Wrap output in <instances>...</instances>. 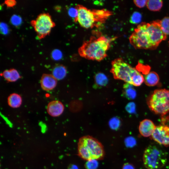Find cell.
Wrapping results in <instances>:
<instances>
[{
    "mask_svg": "<svg viewBox=\"0 0 169 169\" xmlns=\"http://www.w3.org/2000/svg\"><path fill=\"white\" fill-rule=\"evenodd\" d=\"M76 7L78 11L77 21L81 27L85 28H92L104 22L111 14L107 10H91L79 5Z\"/></svg>",
    "mask_w": 169,
    "mask_h": 169,
    "instance_id": "cell-3",
    "label": "cell"
},
{
    "mask_svg": "<svg viewBox=\"0 0 169 169\" xmlns=\"http://www.w3.org/2000/svg\"><path fill=\"white\" fill-rule=\"evenodd\" d=\"M162 5V1L161 0H148L146 5L149 10L153 11L160 10Z\"/></svg>",
    "mask_w": 169,
    "mask_h": 169,
    "instance_id": "cell-19",
    "label": "cell"
},
{
    "mask_svg": "<svg viewBox=\"0 0 169 169\" xmlns=\"http://www.w3.org/2000/svg\"><path fill=\"white\" fill-rule=\"evenodd\" d=\"M95 81L98 85L100 86H104L107 83L108 79L107 77L104 74L100 73L96 75Z\"/></svg>",
    "mask_w": 169,
    "mask_h": 169,
    "instance_id": "cell-20",
    "label": "cell"
},
{
    "mask_svg": "<svg viewBox=\"0 0 169 169\" xmlns=\"http://www.w3.org/2000/svg\"><path fill=\"white\" fill-rule=\"evenodd\" d=\"M122 169H135V168L132 164L126 163L123 165Z\"/></svg>",
    "mask_w": 169,
    "mask_h": 169,
    "instance_id": "cell-34",
    "label": "cell"
},
{
    "mask_svg": "<svg viewBox=\"0 0 169 169\" xmlns=\"http://www.w3.org/2000/svg\"><path fill=\"white\" fill-rule=\"evenodd\" d=\"M110 47V41L104 36L91 37L79 48L80 55L86 59L100 61L107 56Z\"/></svg>",
    "mask_w": 169,
    "mask_h": 169,
    "instance_id": "cell-1",
    "label": "cell"
},
{
    "mask_svg": "<svg viewBox=\"0 0 169 169\" xmlns=\"http://www.w3.org/2000/svg\"><path fill=\"white\" fill-rule=\"evenodd\" d=\"M78 155L82 159L88 161L103 159L105 156L104 147L97 139L89 135L83 136L78 143Z\"/></svg>",
    "mask_w": 169,
    "mask_h": 169,
    "instance_id": "cell-2",
    "label": "cell"
},
{
    "mask_svg": "<svg viewBox=\"0 0 169 169\" xmlns=\"http://www.w3.org/2000/svg\"><path fill=\"white\" fill-rule=\"evenodd\" d=\"M67 73L66 67L63 65L59 64L54 67L52 74L57 80H60L65 77Z\"/></svg>",
    "mask_w": 169,
    "mask_h": 169,
    "instance_id": "cell-15",
    "label": "cell"
},
{
    "mask_svg": "<svg viewBox=\"0 0 169 169\" xmlns=\"http://www.w3.org/2000/svg\"><path fill=\"white\" fill-rule=\"evenodd\" d=\"M133 85L126 83L124 85V94L129 99H134L136 96V92L133 87Z\"/></svg>",
    "mask_w": 169,
    "mask_h": 169,
    "instance_id": "cell-18",
    "label": "cell"
},
{
    "mask_svg": "<svg viewBox=\"0 0 169 169\" xmlns=\"http://www.w3.org/2000/svg\"><path fill=\"white\" fill-rule=\"evenodd\" d=\"M38 38L41 39L50 33L52 28L55 26L51 16L48 13H42L31 22Z\"/></svg>",
    "mask_w": 169,
    "mask_h": 169,
    "instance_id": "cell-8",
    "label": "cell"
},
{
    "mask_svg": "<svg viewBox=\"0 0 169 169\" xmlns=\"http://www.w3.org/2000/svg\"><path fill=\"white\" fill-rule=\"evenodd\" d=\"M1 30L2 33L4 34H6L8 32V28L7 25L3 23H1L0 25Z\"/></svg>",
    "mask_w": 169,
    "mask_h": 169,
    "instance_id": "cell-32",
    "label": "cell"
},
{
    "mask_svg": "<svg viewBox=\"0 0 169 169\" xmlns=\"http://www.w3.org/2000/svg\"><path fill=\"white\" fill-rule=\"evenodd\" d=\"M160 21L163 31L166 35H169V17H165Z\"/></svg>",
    "mask_w": 169,
    "mask_h": 169,
    "instance_id": "cell-21",
    "label": "cell"
},
{
    "mask_svg": "<svg viewBox=\"0 0 169 169\" xmlns=\"http://www.w3.org/2000/svg\"><path fill=\"white\" fill-rule=\"evenodd\" d=\"M62 56V52L59 50H54L52 53V58L55 60L60 59L61 58Z\"/></svg>",
    "mask_w": 169,
    "mask_h": 169,
    "instance_id": "cell-29",
    "label": "cell"
},
{
    "mask_svg": "<svg viewBox=\"0 0 169 169\" xmlns=\"http://www.w3.org/2000/svg\"><path fill=\"white\" fill-rule=\"evenodd\" d=\"M8 105L13 108L19 107L21 105L22 102L21 95L16 93L11 94L7 99Z\"/></svg>",
    "mask_w": 169,
    "mask_h": 169,
    "instance_id": "cell-17",
    "label": "cell"
},
{
    "mask_svg": "<svg viewBox=\"0 0 169 169\" xmlns=\"http://www.w3.org/2000/svg\"><path fill=\"white\" fill-rule=\"evenodd\" d=\"M156 126L151 120L145 119L140 122L139 127V131L143 136L148 137L151 136Z\"/></svg>",
    "mask_w": 169,
    "mask_h": 169,
    "instance_id": "cell-13",
    "label": "cell"
},
{
    "mask_svg": "<svg viewBox=\"0 0 169 169\" xmlns=\"http://www.w3.org/2000/svg\"><path fill=\"white\" fill-rule=\"evenodd\" d=\"M110 72L115 79L123 80L132 85L133 76L140 73L121 58L112 61Z\"/></svg>",
    "mask_w": 169,
    "mask_h": 169,
    "instance_id": "cell-6",
    "label": "cell"
},
{
    "mask_svg": "<svg viewBox=\"0 0 169 169\" xmlns=\"http://www.w3.org/2000/svg\"><path fill=\"white\" fill-rule=\"evenodd\" d=\"M151 138L160 144L168 146L169 126L162 124L156 126Z\"/></svg>",
    "mask_w": 169,
    "mask_h": 169,
    "instance_id": "cell-10",
    "label": "cell"
},
{
    "mask_svg": "<svg viewBox=\"0 0 169 169\" xmlns=\"http://www.w3.org/2000/svg\"><path fill=\"white\" fill-rule=\"evenodd\" d=\"M4 3L8 7H11L15 5L16 2L14 0H7L5 1Z\"/></svg>",
    "mask_w": 169,
    "mask_h": 169,
    "instance_id": "cell-33",
    "label": "cell"
},
{
    "mask_svg": "<svg viewBox=\"0 0 169 169\" xmlns=\"http://www.w3.org/2000/svg\"><path fill=\"white\" fill-rule=\"evenodd\" d=\"M143 160L144 165L147 169H161L166 162L167 154L160 146L151 144L146 148Z\"/></svg>",
    "mask_w": 169,
    "mask_h": 169,
    "instance_id": "cell-4",
    "label": "cell"
},
{
    "mask_svg": "<svg viewBox=\"0 0 169 169\" xmlns=\"http://www.w3.org/2000/svg\"><path fill=\"white\" fill-rule=\"evenodd\" d=\"M147 0H134L133 1L135 5L139 8L144 7L146 5Z\"/></svg>",
    "mask_w": 169,
    "mask_h": 169,
    "instance_id": "cell-30",
    "label": "cell"
},
{
    "mask_svg": "<svg viewBox=\"0 0 169 169\" xmlns=\"http://www.w3.org/2000/svg\"><path fill=\"white\" fill-rule=\"evenodd\" d=\"M146 29L151 42L155 49L159 44L165 40L167 35L163 31L160 20H156L146 23Z\"/></svg>",
    "mask_w": 169,
    "mask_h": 169,
    "instance_id": "cell-9",
    "label": "cell"
},
{
    "mask_svg": "<svg viewBox=\"0 0 169 169\" xmlns=\"http://www.w3.org/2000/svg\"><path fill=\"white\" fill-rule=\"evenodd\" d=\"M127 111L130 113H133L135 112L136 105L133 102H131L127 104L125 107Z\"/></svg>",
    "mask_w": 169,
    "mask_h": 169,
    "instance_id": "cell-28",
    "label": "cell"
},
{
    "mask_svg": "<svg viewBox=\"0 0 169 169\" xmlns=\"http://www.w3.org/2000/svg\"><path fill=\"white\" fill-rule=\"evenodd\" d=\"M147 104L150 110L156 114L164 116L169 112V90H155L148 97Z\"/></svg>",
    "mask_w": 169,
    "mask_h": 169,
    "instance_id": "cell-5",
    "label": "cell"
},
{
    "mask_svg": "<svg viewBox=\"0 0 169 169\" xmlns=\"http://www.w3.org/2000/svg\"><path fill=\"white\" fill-rule=\"evenodd\" d=\"M64 108V106L61 102L54 100L49 103L47 107V111L50 115L56 117L63 113Z\"/></svg>",
    "mask_w": 169,
    "mask_h": 169,
    "instance_id": "cell-12",
    "label": "cell"
},
{
    "mask_svg": "<svg viewBox=\"0 0 169 169\" xmlns=\"http://www.w3.org/2000/svg\"><path fill=\"white\" fill-rule=\"evenodd\" d=\"M126 143L128 146H133L136 144V141L133 138L130 137L126 140Z\"/></svg>",
    "mask_w": 169,
    "mask_h": 169,
    "instance_id": "cell-31",
    "label": "cell"
},
{
    "mask_svg": "<svg viewBox=\"0 0 169 169\" xmlns=\"http://www.w3.org/2000/svg\"><path fill=\"white\" fill-rule=\"evenodd\" d=\"M131 44L136 49H154L146 29V23L137 26L129 38Z\"/></svg>",
    "mask_w": 169,
    "mask_h": 169,
    "instance_id": "cell-7",
    "label": "cell"
},
{
    "mask_svg": "<svg viewBox=\"0 0 169 169\" xmlns=\"http://www.w3.org/2000/svg\"><path fill=\"white\" fill-rule=\"evenodd\" d=\"M57 83V80L52 74H43L40 80L41 88L46 91L54 89L56 87Z\"/></svg>",
    "mask_w": 169,
    "mask_h": 169,
    "instance_id": "cell-11",
    "label": "cell"
},
{
    "mask_svg": "<svg viewBox=\"0 0 169 169\" xmlns=\"http://www.w3.org/2000/svg\"><path fill=\"white\" fill-rule=\"evenodd\" d=\"M68 13L71 17L73 18L75 22H77L78 11L76 7L70 8L68 10Z\"/></svg>",
    "mask_w": 169,
    "mask_h": 169,
    "instance_id": "cell-25",
    "label": "cell"
},
{
    "mask_svg": "<svg viewBox=\"0 0 169 169\" xmlns=\"http://www.w3.org/2000/svg\"><path fill=\"white\" fill-rule=\"evenodd\" d=\"M10 20L12 24L15 26H18L22 22L21 18L17 15L12 16Z\"/></svg>",
    "mask_w": 169,
    "mask_h": 169,
    "instance_id": "cell-27",
    "label": "cell"
},
{
    "mask_svg": "<svg viewBox=\"0 0 169 169\" xmlns=\"http://www.w3.org/2000/svg\"><path fill=\"white\" fill-rule=\"evenodd\" d=\"M144 78L143 75L139 73L134 75L132 79V85L138 86L144 81Z\"/></svg>",
    "mask_w": 169,
    "mask_h": 169,
    "instance_id": "cell-22",
    "label": "cell"
},
{
    "mask_svg": "<svg viewBox=\"0 0 169 169\" xmlns=\"http://www.w3.org/2000/svg\"><path fill=\"white\" fill-rule=\"evenodd\" d=\"M98 165L97 160H92L87 161L85 164V167L86 169H96Z\"/></svg>",
    "mask_w": 169,
    "mask_h": 169,
    "instance_id": "cell-24",
    "label": "cell"
},
{
    "mask_svg": "<svg viewBox=\"0 0 169 169\" xmlns=\"http://www.w3.org/2000/svg\"><path fill=\"white\" fill-rule=\"evenodd\" d=\"M109 123L110 127L115 129L118 128L120 126V121L118 118H113L110 120Z\"/></svg>",
    "mask_w": 169,
    "mask_h": 169,
    "instance_id": "cell-26",
    "label": "cell"
},
{
    "mask_svg": "<svg viewBox=\"0 0 169 169\" xmlns=\"http://www.w3.org/2000/svg\"><path fill=\"white\" fill-rule=\"evenodd\" d=\"M141 15L139 12H135L131 16L130 22L133 24H136L140 23L141 20Z\"/></svg>",
    "mask_w": 169,
    "mask_h": 169,
    "instance_id": "cell-23",
    "label": "cell"
},
{
    "mask_svg": "<svg viewBox=\"0 0 169 169\" xmlns=\"http://www.w3.org/2000/svg\"><path fill=\"white\" fill-rule=\"evenodd\" d=\"M68 169H78L77 167L73 165H70L68 168Z\"/></svg>",
    "mask_w": 169,
    "mask_h": 169,
    "instance_id": "cell-35",
    "label": "cell"
},
{
    "mask_svg": "<svg viewBox=\"0 0 169 169\" xmlns=\"http://www.w3.org/2000/svg\"><path fill=\"white\" fill-rule=\"evenodd\" d=\"M144 82L148 86H153L156 85L159 81V77L156 72L151 71L147 74L145 76Z\"/></svg>",
    "mask_w": 169,
    "mask_h": 169,
    "instance_id": "cell-16",
    "label": "cell"
},
{
    "mask_svg": "<svg viewBox=\"0 0 169 169\" xmlns=\"http://www.w3.org/2000/svg\"><path fill=\"white\" fill-rule=\"evenodd\" d=\"M2 76L5 80L9 82H14L21 78L18 72L14 69L5 70L2 73Z\"/></svg>",
    "mask_w": 169,
    "mask_h": 169,
    "instance_id": "cell-14",
    "label": "cell"
}]
</instances>
